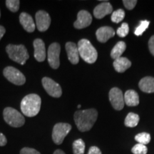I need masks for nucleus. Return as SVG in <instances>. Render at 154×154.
Segmentation results:
<instances>
[{
	"mask_svg": "<svg viewBox=\"0 0 154 154\" xmlns=\"http://www.w3.org/2000/svg\"><path fill=\"white\" fill-rule=\"evenodd\" d=\"M0 17H1V12H0Z\"/></svg>",
	"mask_w": 154,
	"mask_h": 154,
	"instance_id": "nucleus-38",
	"label": "nucleus"
},
{
	"mask_svg": "<svg viewBox=\"0 0 154 154\" xmlns=\"http://www.w3.org/2000/svg\"><path fill=\"white\" fill-rule=\"evenodd\" d=\"M72 126L66 123H58L55 124L52 131V139L54 143L60 145L63 143V140L70 131Z\"/></svg>",
	"mask_w": 154,
	"mask_h": 154,
	"instance_id": "nucleus-6",
	"label": "nucleus"
},
{
	"mask_svg": "<svg viewBox=\"0 0 154 154\" xmlns=\"http://www.w3.org/2000/svg\"><path fill=\"white\" fill-rule=\"evenodd\" d=\"M19 22H20V24H22L23 28L27 32L32 33L35 30L36 25L34 24V19L28 13H21L20 15H19Z\"/></svg>",
	"mask_w": 154,
	"mask_h": 154,
	"instance_id": "nucleus-17",
	"label": "nucleus"
},
{
	"mask_svg": "<svg viewBox=\"0 0 154 154\" xmlns=\"http://www.w3.org/2000/svg\"><path fill=\"white\" fill-rule=\"evenodd\" d=\"M20 154H41L37 150L32 148L24 147L20 151Z\"/></svg>",
	"mask_w": 154,
	"mask_h": 154,
	"instance_id": "nucleus-31",
	"label": "nucleus"
},
{
	"mask_svg": "<svg viewBox=\"0 0 154 154\" xmlns=\"http://www.w3.org/2000/svg\"><path fill=\"white\" fill-rule=\"evenodd\" d=\"M129 32V26L127 23H123L116 31V33L120 37H125Z\"/></svg>",
	"mask_w": 154,
	"mask_h": 154,
	"instance_id": "nucleus-29",
	"label": "nucleus"
},
{
	"mask_svg": "<svg viewBox=\"0 0 154 154\" xmlns=\"http://www.w3.org/2000/svg\"><path fill=\"white\" fill-rule=\"evenodd\" d=\"M149 48L150 50V52L151 54L154 56V35L152 36L149 42Z\"/></svg>",
	"mask_w": 154,
	"mask_h": 154,
	"instance_id": "nucleus-32",
	"label": "nucleus"
},
{
	"mask_svg": "<svg viewBox=\"0 0 154 154\" xmlns=\"http://www.w3.org/2000/svg\"><path fill=\"white\" fill-rule=\"evenodd\" d=\"M139 116L134 113H129L125 119L124 124L127 127L134 128L138 124L139 122Z\"/></svg>",
	"mask_w": 154,
	"mask_h": 154,
	"instance_id": "nucleus-22",
	"label": "nucleus"
},
{
	"mask_svg": "<svg viewBox=\"0 0 154 154\" xmlns=\"http://www.w3.org/2000/svg\"><path fill=\"white\" fill-rule=\"evenodd\" d=\"M139 88L145 93H154V78L146 76L142 79L138 84Z\"/></svg>",
	"mask_w": 154,
	"mask_h": 154,
	"instance_id": "nucleus-18",
	"label": "nucleus"
},
{
	"mask_svg": "<svg viewBox=\"0 0 154 154\" xmlns=\"http://www.w3.org/2000/svg\"><path fill=\"white\" fill-rule=\"evenodd\" d=\"M36 26L39 32H46L51 24V17L47 11L39 10L36 13Z\"/></svg>",
	"mask_w": 154,
	"mask_h": 154,
	"instance_id": "nucleus-11",
	"label": "nucleus"
},
{
	"mask_svg": "<svg viewBox=\"0 0 154 154\" xmlns=\"http://www.w3.org/2000/svg\"><path fill=\"white\" fill-rule=\"evenodd\" d=\"M131 152L134 154H146L148 152V149L145 145L137 143L132 148Z\"/></svg>",
	"mask_w": 154,
	"mask_h": 154,
	"instance_id": "nucleus-28",
	"label": "nucleus"
},
{
	"mask_svg": "<svg viewBox=\"0 0 154 154\" xmlns=\"http://www.w3.org/2000/svg\"><path fill=\"white\" fill-rule=\"evenodd\" d=\"M109 100L113 108L120 111L124 106V96L122 91L119 88H112L109 91Z\"/></svg>",
	"mask_w": 154,
	"mask_h": 154,
	"instance_id": "nucleus-10",
	"label": "nucleus"
},
{
	"mask_svg": "<svg viewBox=\"0 0 154 154\" xmlns=\"http://www.w3.org/2000/svg\"><path fill=\"white\" fill-rule=\"evenodd\" d=\"M34 49V58L38 62H42L46 58L45 44L41 38H36L33 42Z\"/></svg>",
	"mask_w": 154,
	"mask_h": 154,
	"instance_id": "nucleus-13",
	"label": "nucleus"
},
{
	"mask_svg": "<svg viewBox=\"0 0 154 154\" xmlns=\"http://www.w3.org/2000/svg\"><path fill=\"white\" fill-rule=\"evenodd\" d=\"M42 100L40 96L35 94H28L21 101V110L23 114L28 117H34L39 112Z\"/></svg>",
	"mask_w": 154,
	"mask_h": 154,
	"instance_id": "nucleus-2",
	"label": "nucleus"
},
{
	"mask_svg": "<svg viewBox=\"0 0 154 154\" xmlns=\"http://www.w3.org/2000/svg\"><path fill=\"white\" fill-rule=\"evenodd\" d=\"M113 13V7L109 2L99 4L94 9V15L96 19H101L108 14Z\"/></svg>",
	"mask_w": 154,
	"mask_h": 154,
	"instance_id": "nucleus-14",
	"label": "nucleus"
},
{
	"mask_svg": "<svg viewBox=\"0 0 154 154\" xmlns=\"http://www.w3.org/2000/svg\"><path fill=\"white\" fill-rule=\"evenodd\" d=\"M3 117L5 122L14 128H19L24 125V117L20 112L11 107H7L4 109Z\"/></svg>",
	"mask_w": 154,
	"mask_h": 154,
	"instance_id": "nucleus-5",
	"label": "nucleus"
},
{
	"mask_svg": "<svg viewBox=\"0 0 154 154\" xmlns=\"http://www.w3.org/2000/svg\"><path fill=\"white\" fill-rule=\"evenodd\" d=\"M88 154H102L101 150L96 146H91L88 150Z\"/></svg>",
	"mask_w": 154,
	"mask_h": 154,
	"instance_id": "nucleus-33",
	"label": "nucleus"
},
{
	"mask_svg": "<svg viewBox=\"0 0 154 154\" xmlns=\"http://www.w3.org/2000/svg\"><path fill=\"white\" fill-rule=\"evenodd\" d=\"M6 51L11 60L21 65H24L29 58L27 49L22 44H9L6 47Z\"/></svg>",
	"mask_w": 154,
	"mask_h": 154,
	"instance_id": "nucleus-4",
	"label": "nucleus"
},
{
	"mask_svg": "<svg viewBox=\"0 0 154 154\" xmlns=\"http://www.w3.org/2000/svg\"><path fill=\"white\" fill-rule=\"evenodd\" d=\"M113 67L117 72L123 73L130 68L131 66V62L126 57H120L115 59L113 61Z\"/></svg>",
	"mask_w": 154,
	"mask_h": 154,
	"instance_id": "nucleus-19",
	"label": "nucleus"
},
{
	"mask_svg": "<svg viewBox=\"0 0 154 154\" xmlns=\"http://www.w3.org/2000/svg\"><path fill=\"white\" fill-rule=\"evenodd\" d=\"M115 35V32L112 27L110 26H102L98 29L96 32L97 40L101 43H105L109 38Z\"/></svg>",
	"mask_w": 154,
	"mask_h": 154,
	"instance_id": "nucleus-16",
	"label": "nucleus"
},
{
	"mask_svg": "<svg viewBox=\"0 0 154 154\" xmlns=\"http://www.w3.org/2000/svg\"><path fill=\"white\" fill-rule=\"evenodd\" d=\"M125 12L123 9H119L118 10L113 11L111 14V21L115 23H119L124 19Z\"/></svg>",
	"mask_w": 154,
	"mask_h": 154,
	"instance_id": "nucleus-25",
	"label": "nucleus"
},
{
	"mask_svg": "<svg viewBox=\"0 0 154 154\" xmlns=\"http://www.w3.org/2000/svg\"><path fill=\"white\" fill-rule=\"evenodd\" d=\"M78 108H79V109H80V108H81V105H78Z\"/></svg>",
	"mask_w": 154,
	"mask_h": 154,
	"instance_id": "nucleus-37",
	"label": "nucleus"
},
{
	"mask_svg": "<svg viewBox=\"0 0 154 154\" xmlns=\"http://www.w3.org/2000/svg\"><path fill=\"white\" fill-rule=\"evenodd\" d=\"M73 153L74 154H84L85 143L82 139H77L73 143Z\"/></svg>",
	"mask_w": 154,
	"mask_h": 154,
	"instance_id": "nucleus-23",
	"label": "nucleus"
},
{
	"mask_svg": "<svg viewBox=\"0 0 154 154\" xmlns=\"http://www.w3.org/2000/svg\"><path fill=\"white\" fill-rule=\"evenodd\" d=\"M5 32H6L5 28L4 27V26H1V25H0V40L2 39V38L3 37V36L5 35Z\"/></svg>",
	"mask_w": 154,
	"mask_h": 154,
	"instance_id": "nucleus-35",
	"label": "nucleus"
},
{
	"mask_svg": "<svg viewBox=\"0 0 154 154\" xmlns=\"http://www.w3.org/2000/svg\"><path fill=\"white\" fill-rule=\"evenodd\" d=\"M126 49V44L124 42H119L114 46L111 50V57L112 59H119L121 57V55L124 52Z\"/></svg>",
	"mask_w": 154,
	"mask_h": 154,
	"instance_id": "nucleus-21",
	"label": "nucleus"
},
{
	"mask_svg": "<svg viewBox=\"0 0 154 154\" xmlns=\"http://www.w3.org/2000/svg\"><path fill=\"white\" fill-rule=\"evenodd\" d=\"M149 24H150V22L146 20L140 22V24L138 25V27H136V29H135V32H134L135 35L136 36L142 35L143 32L146 30V29L149 27Z\"/></svg>",
	"mask_w": 154,
	"mask_h": 154,
	"instance_id": "nucleus-26",
	"label": "nucleus"
},
{
	"mask_svg": "<svg viewBox=\"0 0 154 154\" xmlns=\"http://www.w3.org/2000/svg\"><path fill=\"white\" fill-rule=\"evenodd\" d=\"M92 22V17L89 12L86 10H81L77 14V19L74 26L76 29H82L89 26Z\"/></svg>",
	"mask_w": 154,
	"mask_h": 154,
	"instance_id": "nucleus-12",
	"label": "nucleus"
},
{
	"mask_svg": "<svg viewBox=\"0 0 154 154\" xmlns=\"http://www.w3.org/2000/svg\"><path fill=\"white\" fill-rule=\"evenodd\" d=\"M7 143V140L6 136L2 133H0V146H5Z\"/></svg>",
	"mask_w": 154,
	"mask_h": 154,
	"instance_id": "nucleus-34",
	"label": "nucleus"
},
{
	"mask_svg": "<svg viewBox=\"0 0 154 154\" xmlns=\"http://www.w3.org/2000/svg\"><path fill=\"white\" fill-rule=\"evenodd\" d=\"M124 5L125 7L128 10H131L135 7V6L137 4V1L136 0H124L123 1Z\"/></svg>",
	"mask_w": 154,
	"mask_h": 154,
	"instance_id": "nucleus-30",
	"label": "nucleus"
},
{
	"mask_svg": "<svg viewBox=\"0 0 154 154\" xmlns=\"http://www.w3.org/2000/svg\"><path fill=\"white\" fill-rule=\"evenodd\" d=\"M65 47L69 61L72 64H77L79 61V53L76 44L74 42H69L66 44Z\"/></svg>",
	"mask_w": 154,
	"mask_h": 154,
	"instance_id": "nucleus-15",
	"label": "nucleus"
},
{
	"mask_svg": "<svg viewBox=\"0 0 154 154\" xmlns=\"http://www.w3.org/2000/svg\"><path fill=\"white\" fill-rule=\"evenodd\" d=\"M5 3L9 10L12 12H17L19 10V5H20V2L19 0H7Z\"/></svg>",
	"mask_w": 154,
	"mask_h": 154,
	"instance_id": "nucleus-27",
	"label": "nucleus"
},
{
	"mask_svg": "<svg viewBox=\"0 0 154 154\" xmlns=\"http://www.w3.org/2000/svg\"><path fill=\"white\" fill-rule=\"evenodd\" d=\"M53 154H66V153H65L64 152L62 151V150L57 149V150H56L54 152Z\"/></svg>",
	"mask_w": 154,
	"mask_h": 154,
	"instance_id": "nucleus-36",
	"label": "nucleus"
},
{
	"mask_svg": "<svg viewBox=\"0 0 154 154\" xmlns=\"http://www.w3.org/2000/svg\"><path fill=\"white\" fill-rule=\"evenodd\" d=\"M97 117L98 112L94 109L77 111L74 116L75 124L81 132L91 130L97 120Z\"/></svg>",
	"mask_w": 154,
	"mask_h": 154,
	"instance_id": "nucleus-1",
	"label": "nucleus"
},
{
	"mask_svg": "<svg viewBox=\"0 0 154 154\" xmlns=\"http://www.w3.org/2000/svg\"><path fill=\"white\" fill-rule=\"evenodd\" d=\"M42 85L49 96L54 98H59L62 94V89L58 83L49 77H44L42 80Z\"/></svg>",
	"mask_w": 154,
	"mask_h": 154,
	"instance_id": "nucleus-9",
	"label": "nucleus"
},
{
	"mask_svg": "<svg viewBox=\"0 0 154 154\" xmlns=\"http://www.w3.org/2000/svg\"><path fill=\"white\" fill-rule=\"evenodd\" d=\"M4 76L9 82L17 86H21L26 82V77L20 71L13 66H7L3 71Z\"/></svg>",
	"mask_w": 154,
	"mask_h": 154,
	"instance_id": "nucleus-7",
	"label": "nucleus"
},
{
	"mask_svg": "<svg viewBox=\"0 0 154 154\" xmlns=\"http://www.w3.org/2000/svg\"><path fill=\"white\" fill-rule=\"evenodd\" d=\"M77 47L80 57L84 61L88 63H94L96 61L98 57L97 51L88 39H81Z\"/></svg>",
	"mask_w": 154,
	"mask_h": 154,
	"instance_id": "nucleus-3",
	"label": "nucleus"
},
{
	"mask_svg": "<svg viewBox=\"0 0 154 154\" xmlns=\"http://www.w3.org/2000/svg\"><path fill=\"white\" fill-rule=\"evenodd\" d=\"M135 140L138 142V143L143 144V145H147L151 141V136L148 133H140L135 136Z\"/></svg>",
	"mask_w": 154,
	"mask_h": 154,
	"instance_id": "nucleus-24",
	"label": "nucleus"
},
{
	"mask_svg": "<svg viewBox=\"0 0 154 154\" xmlns=\"http://www.w3.org/2000/svg\"><path fill=\"white\" fill-rule=\"evenodd\" d=\"M60 51V44L56 43V42L51 44L48 49V62H49L50 66L54 69H57L60 66V60H59Z\"/></svg>",
	"mask_w": 154,
	"mask_h": 154,
	"instance_id": "nucleus-8",
	"label": "nucleus"
},
{
	"mask_svg": "<svg viewBox=\"0 0 154 154\" xmlns=\"http://www.w3.org/2000/svg\"><path fill=\"white\" fill-rule=\"evenodd\" d=\"M124 102L128 106H136L139 104V97L137 92L134 90H128L125 94Z\"/></svg>",
	"mask_w": 154,
	"mask_h": 154,
	"instance_id": "nucleus-20",
	"label": "nucleus"
}]
</instances>
